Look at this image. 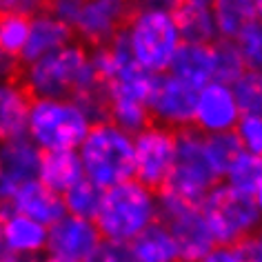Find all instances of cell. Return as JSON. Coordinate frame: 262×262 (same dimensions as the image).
I'll return each instance as SVG.
<instances>
[{"label": "cell", "instance_id": "obj_20", "mask_svg": "<svg viewBox=\"0 0 262 262\" xmlns=\"http://www.w3.org/2000/svg\"><path fill=\"white\" fill-rule=\"evenodd\" d=\"M169 74L195 89L213 82V45L182 42L169 67Z\"/></svg>", "mask_w": 262, "mask_h": 262}, {"label": "cell", "instance_id": "obj_18", "mask_svg": "<svg viewBox=\"0 0 262 262\" xmlns=\"http://www.w3.org/2000/svg\"><path fill=\"white\" fill-rule=\"evenodd\" d=\"M31 100L34 98L23 87V82H0V142L25 136Z\"/></svg>", "mask_w": 262, "mask_h": 262}, {"label": "cell", "instance_id": "obj_24", "mask_svg": "<svg viewBox=\"0 0 262 262\" xmlns=\"http://www.w3.org/2000/svg\"><path fill=\"white\" fill-rule=\"evenodd\" d=\"M29 14H23L7 3H0V51L23 60L29 38Z\"/></svg>", "mask_w": 262, "mask_h": 262}, {"label": "cell", "instance_id": "obj_19", "mask_svg": "<svg viewBox=\"0 0 262 262\" xmlns=\"http://www.w3.org/2000/svg\"><path fill=\"white\" fill-rule=\"evenodd\" d=\"M0 227H3V235L9 251L31 255V258H42V253L47 251L49 229L40 222L14 211L0 222Z\"/></svg>", "mask_w": 262, "mask_h": 262}, {"label": "cell", "instance_id": "obj_3", "mask_svg": "<svg viewBox=\"0 0 262 262\" xmlns=\"http://www.w3.org/2000/svg\"><path fill=\"white\" fill-rule=\"evenodd\" d=\"M160 220L158 191L127 180L102 193V202L96 215V227L102 240L131 245L142 231Z\"/></svg>", "mask_w": 262, "mask_h": 262}, {"label": "cell", "instance_id": "obj_10", "mask_svg": "<svg viewBox=\"0 0 262 262\" xmlns=\"http://www.w3.org/2000/svg\"><path fill=\"white\" fill-rule=\"evenodd\" d=\"M178 134L160 124H147L134 136V180L162 191L176 162Z\"/></svg>", "mask_w": 262, "mask_h": 262}, {"label": "cell", "instance_id": "obj_5", "mask_svg": "<svg viewBox=\"0 0 262 262\" xmlns=\"http://www.w3.org/2000/svg\"><path fill=\"white\" fill-rule=\"evenodd\" d=\"M84 178L107 191L127 180H134V136L100 120L89 129L87 138L78 147Z\"/></svg>", "mask_w": 262, "mask_h": 262}, {"label": "cell", "instance_id": "obj_28", "mask_svg": "<svg viewBox=\"0 0 262 262\" xmlns=\"http://www.w3.org/2000/svg\"><path fill=\"white\" fill-rule=\"evenodd\" d=\"M260 180H262V158L242 151L240 158L235 160L231 169L227 171L222 182L229 185L231 189H235V191L251 195L255 191V187L260 185Z\"/></svg>", "mask_w": 262, "mask_h": 262}, {"label": "cell", "instance_id": "obj_14", "mask_svg": "<svg viewBox=\"0 0 262 262\" xmlns=\"http://www.w3.org/2000/svg\"><path fill=\"white\" fill-rule=\"evenodd\" d=\"M74 42L71 29L51 9H40L29 20V38L25 47L23 64L36 62L45 56H51L62 47Z\"/></svg>", "mask_w": 262, "mask_h": 262}, {"label": "cell", "instance_id": "obj_12", "mask_svg": "<svg viewBox=\"0 0 262 262\" xmlns=\"http://www.w3.org/2000/svg\"><path fill=\"white\" fill-rule=\"evenodd\" d=\"M240 107L235 102L233 89L222 82H209L198 89L193 111V129L202 136L231 134L240 122Z\"/></svg>", "mask_w": 262, "mask_h": 262}, {"label": "cell", "instance_id": "obj_17", "mask_svg": "<svg viewBox=\"0 0 262 262\" xmlns=\"http://www.w3.org/2000/svg\"><path fill=\"white\" fill-rule=\"evenodd\" d=\"M14 211L40 222V225H45L47 229L54 227L62 215H67L62 195H58L56 191H51L49 187H45L40 180L27 182V185L16 189Z\"/></svg>", "mask_w": 262, "mask_h": 262}, {"label": "cell", "instance_id": "obj_33", "mask_svg": "<svg viewBox=\"0 0 262 262\" xmlns=\"http://www.w3.org/2000/svg\"><path fill=\"white\" fill-rule=\"evenodd\" d=\"M198 262H245L240 253V247H218L215 245L205 258Z\"/></svg>", "mask_w": 262, "mask_h": 262}, {"label": "cell", "instance_id": "obj_29", "mask_svg": "<svg viewBox=\"0 0 262 262\" xmlns=\"http://www.w3.org/2000/svg\"><path fill=\"white\" fill-rule=\"evenodd\" d=\"M205 147H207V156L211 160L213 169L218 171V176L225 180L227 171L231 169V165L240 158L242 147L235 134H215V136H205Z\"/></svg>", "mask_w": 262, "mask_h": 262}, {"label": "cell", "instance_id": "obj_8", "mask_svg": "<svg viewBox=\"0 0 262 262\" xmlns=\"http://www.w3.org/2000/svg\"><path fill=\"white\" fill-rule=\"evenodd\" d=\"M218 247H240L262 229V218L251 195L220 182L200 205Z\"/></svg>", "mask_w": 262, "mask_h": 262}, {"label": "cell", "instance_id": "obj_27", "mask_svg": "<svg viewBox=\"0 0 262 262\" xmlns=\"http://www.w3.org/2000/svg\"><path fill=\"white\" fill-rule=\"evenodd\" d=\"M245 62L238 47L229 40H218L213 42V82L231 84L245 74Z\"/></svg>", "mask_w": 262, "mask_h": 262}, {"label": "cell", "instance_id": "obj_15", "mask_svg": "<svg viewBox=\"0 0 262 262\" xmlns=\"http://www.w3.org/2000/svg\"><path fill=\"white\" fill-rule=\"evenodd\" d=\"M42 151L27 136L0 142V176L14 189L38 180Z\"/></svg>", "mask_w": 262, "mask_h": 262}, {"label": "cell", "instance_id": "obj_7", "mask_svg": "<svg viewBox=\"0 0 262 262\" xmlns=\"http://www.w3.org/2000/svg\"><path fill=\"white\" fill-rule=\"evenodd\" d=\"M134 5L122 0H56L49 9L84 47H104L120 34Z\"/></svg>", "mask_w": 262, "mask_h": 262}, {"label": "cell", "instance_id": "obj_34", "mask_svg": "<svg viewBox=\"0 0 262 262\" xmlns=\"http://www.w3.org/2000/svg\"><path fill=\"white\" fill-rule=\"evenodd\" d=\"M240 253L245 262H262V229L258 233H253L247 242H242Z\"/></svg>", "mask_w": 262, "mask_h": 262}, {"label": "cell", "instance_id": "obj_22", "mask_svg": "<svg viewBox=\"0 0 262 262\" xmlns=\"http://www.w3.org/2000/svg\"><path fill=\"white\" fill-rule=\"evenodd\" d=\"M218 40L233 42L260 16L258 0H218L213 3Z\"/></svg>", "mask_w": 262, "mask_h": 262}, {"label": "cell", "instance_id": "obj_13", "mask_svg": "<svg viewBox=\"0 0 262 262\" xmlns=\"http://www.w3.org/2000/svg\"><path fill=\"white\" fill-rule=\"evenodd\" d=\"M102 245V235L94 220L62 215L54 227H49L47 255L67 262H87L96 249Z\"/></svg>", "mask_w": 262, "mask_h": 262}, {"label": "cell", "instance_id": "obj_25", "mask_svg": "<svg viewBox=\"0 0 262 262\" xmlns=\"http://www.w3.org/2000/svg\"><path fill=\"white\" fill-rule=\"evenodd\" d=\"M102 189L96 187L94 182H89L87 178L80 180L78 185H74L69 191L62 193V202H64V211L76 218H84V220H96L98 209L102 202Z\"/></svg>", "mask_w": 262, "mask_h": 262}, {"label": "cell", "instance_id": "obj_9", "mask_svg": "<svg viewBox=\"0 0 262 262\" xmlns=\"http://www.w3.org/2000/svg\"><path fill=\"white\" fill-rule=\"evenodd\" d=\"M160 195V222L171 231L182 262H198L215 247L200 205H189L173 195Z\"/></svg>", "mask_w": 262, "mask_h": 262}, {"label": "cell", "instance_id": "obj_1", "mask_svg": "<svg viewBox=\"0 0 262 262\" xmlns=\"http://www.w3.org/2000/svg\"><path fill=\"white\" fill-rule=\"evenodd\" d=\"M173 3H138L131 7L118 38L127 47L131 60L154 76L167 74L182 38L173 20Z\"/></svg>", "mask_w": 262, "mask_h": 262}, {"label": "cell", "instance_id": "obj_38", "mask_svg": "<svg viewBox=\"0 0 262 262\" xmlns=\"http://www.w3.org/2000/svg\"><path fill=\"white\" fill-rule=\"evenodd\" d=\"M251 200H253V205H255V209H258V213L262 218V180H260V185L255 187V191L251 193Z\"/></svg>", "mask_w": 262, "mask_h": 262}, {"label": "cell", "instance_id": "obj_16", "mask_svg": "<svg viewBox=\"0 0 262 262\" xmlns=\"http://www.w3.org/2000/svg\"><path fill=\"white\" fill-rule=\"evenodd\" d=\"M171 11L182 42H193V45L218 42L213 3H209V0H178V3H173Z\"/></svg>", "mask_w": 262, "mask_h": 262}, {"label": "cell", "instance_id": "obj_6", "mask_svg": "<svg viewBox=\"0 0 262 262\" xmlns=\"http://www.w3.org/2000/svg\"><path fill=\"white\" fill-rule=\"evenodd\" d=\"M222 182L207 156L205 136L200 131L185 129L178 131L176 145V162L167 185L160 193L173 195L189 205H202L205 198Z\"/></svg>", "mask_w": 262, "mask_h": 262}, {"label": "cell", "instance_id": "obj_23", "mask_svg": "<svg viewBox=\"0 0 262 262\" xmlns=\"http://www.w3.org/2000/svg\"><path fill=\"white\" fill-rule=\"evenodd\" d=\"M129 247L138 262H182L171 231L160 220L142 231Z\"/></svg>", "mask_w": 262, "mask_h": 262}, {"label": "cell", "instance_id": "obj_2", "mask_svg": "<svg viewBox=\"0 0 262 262\" xmlns=\"http://www.w3.org/2000/svg\"><path fill=\"white\" fill-rule=\"evenodd\" d=\"M23 87L31 98H80L100 84L94 69L91 49L71 42L51 56L23 67Z\"/></svg>", "mask_w": 262, "mask_h": 262}, {"label": "cell", "instance_id": "obj_36", "mask_svg": "<svg viewBox=\"0 0 262 262\" xmlns=\"http://www.w3.org/2000/svg\"><path fill=\"white\" fill-rule=\"evenodd\" d=\"M14 193L16 189L0 176V222L7 218L9 213H14Z\"/></svg>", "mask_w": 262, "mask_h": 262}, {"label": "cell", "instance_id": "obj_11", "mask_svg": "<svg viewBox=\"0 0 262 262\" xmlns=\"http://www.w3.org/2000/svg\"><path fill=\"white\" fill-rule=\"evenodd\" d=\"M195 98L198 89L187 84L180 78L167 74L158 76L149 100V114L151 122L167 127L171 131H185L193 127V111H195Z\"/></svg>", "mask_w": 262, "mask_h": 262}, {"label": "cell", "instance_id": "obj_26", "mask_svg": "<svg viewBox=\"0 0 262 262\" xmlns=\"http://www.w3.org/2000/svg\"><path fill=\"white\" fill-rule=\"evenodd\" d=\"M231 89L242 116L262 118V71L245 69V74L231 84Z\"/></svg>", "mask_w": 262, "mask_h": 262}, {"label": "cell", "instance_id": "obj_40", "mask_svg": "<svg viewBox=\"0 0 262 262\" xmlns=\"http://www.w3.org/2000/svg\"><path fill=\"white\" fill-rule=\"evenodd\" d=\"M40 262H67V260H60V258H54V255H42Z\"/></svg>", "mask_w": 262, "mask_h": 262}, {"label": "cell", "instance_id": "obj_31", "mask_svg": "<svg viewBox=\"0 0 262 262\" xmlns=\"http://www.w3.org/2000/svg\"><path fill=\"white\" fill-rule=\"evenodd\" d=\"M242 151L249 156L262 158V118L258 116H242L238 127L233 129Z\"/></svg>", "mask_w": 262, "mask_h": 262}, {"label": "cell", "instance_id": "obj_30", "mask_svg": "<svg viewBox=\"0 0 262 262\" xmlns=\"http://www.w3.org/2000/svg\"><path fill=\"white\" fill-rule=\"evenodd\" d=\"M233 45L238 47L247 69L262 71V18L260 16L235 38Z\"/></svg>", "mask_w": 262, "mask_h": 262}, {"label": "cell", "instance_id": "obj_4", "mask_svg": "<svg viewBox=\"0 0 262 262\" xmlns=\"http://www.w3.org/2000/svg\"><path fill=\"white\" fill-rule=\"evenodd\" d=\"M94 120L78 100L71 98H34L27 118L25 136L40 149L51 151H78L87 138Z\"/></svg>", "mask_w": 262, "mask_h": 262}, {"label": "cell", "instance_id": "obj_39", "mask_svg": "<svg viewBox=\"0 0 262 262\" xmlns=\"http://www.w3.org/2000/svg\"><path fill=\"white\" fill-rule=\"evenodd\" d=\"M9 253V247H7V242H5V235H3V227H0V260L5 258V255Z\"/></svg>", "mask_w": 262, "mask_h": 262}, {"label": "cell", "instance_id": "obj_32", "mask_svg": "<svg viewBox=\"0 0 262 262\" xmlns=\"http://www.w3.org/2000/svg\"><path fill=\"white\" fill-rule=\"evenodd\" d=\"M87 262H138V260H136L129 245L102 240V245L96 249V253Z\"/></svg>", "mask_w": 262, "mask_h": 262}, {"label": "cell", "instance_id": "obj_21", "mask_svg": "<svg viewBox=\"0 0 262 262\" xmlns=\"http://www.w3.org/2000/svg\"><path fill=\"white\" fill-rule=\"evenodd\" d=\"M38 180L51 191L62 195L74 185L84 180V171L78 158V151H51L42 154L40 169H38Z\"/></svg>", "mask_w": 262, "mask_h": 262}, {"label": "cell", "instance_id": "obj_37", "mask_svg": "<svg viewBox=\"0 0 262 262\" xmlns=\"http://www.w3.org/2000/svg\"><path fill=\"white\" fill-rule=\"evenodd\" d=\"M0 262H40V258H31V255H20V253L9 251Z\"/></svg>", "mask_w": 262, "mask_h": 262}, {"label": "cell", "instance_id": "obj_35", "mask_svg": "<svg viewBox=\"0 0 262 262\" xmlns=\"http://www.w3.org/2000/svg\"><path fill=\"white\" fill-rule=\"evenodd\" d=\"M23 60H18V58L5 54V51H0V82H9V80H16L18 74H23Z\"/></svg>", "mask_w": 262, "mask_h": 262}]
</instances>
